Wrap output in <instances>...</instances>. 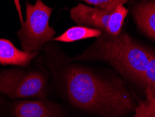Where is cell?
Here are the masks:
<instances>
[{
	"label": "cell",
	"mask_w": 155,
	"mask_h": 117,
	"mask_svg": "<svg viewBox=\"0 0 155 117\" xmlns=\"http://www.w3.org/2000/svg\"><path fill=\"white\" fill-rule=\"evenodd\" d=\"M65 90L77 108L102 116H118L135 107L122 81L108 79L87 69L71 67L64 74Z\"/></svg>",
	"instance_id": "1"
},
{
	"label": "cell",
	"mask_w": 155,
	"mask_h": 117,
	"mask_svg": "<svg viewBox=\"0 0 155 117\" xmlns=\"http://www.w3.org/2000/svg\"><path fill=\"white\" fill-rule=\"evenodd\" d=\"M151 50L135 42L128 34L112 36L105 32L77 60L107 62L122 75L143 83Z\"/></svg>",
	"instance_id": "2"
},
{
	"label": "cell",
	"mask_w": 155,
	"mask_h": 117,
	"mask_svg": "<svg viewBox=\"0 0 155 117\" xmlns=\"http://www.w3.org/2000/svg\"><path fill=\"white\" fill-rule=\"evenodd\" d=\"M46 77L38 70L18 68L0 72V94L12 100L46 99Z\"/></svg>",
	"instance_id": "3"
},
{
	"label": "cell",
	"mask_w": 155,
	"mask_h": 117,
	"mask_svg": "<svg viewBox=\"0 0 155 117\" xmlns=\"http://www.w3.org/2000/svg\"><path fill=\"white\" fill-rule=\"evenodd\" d=\"M52 8L45 5L42 0L35 4L26 3V19L17 33L22 50L38 52L43 45L54 39L55 31L50 26Z\"/></svg>",
	"instance_id": "4"
},
{
	"label": "cell",
	"mask_w": 155,
	"mask_h": 117,
	"mask_svg": "<svg viewBox=\"0 0 155 117\" xmlns=\"http://www.w3.org/2000/svg\"><path fill=\"white\" fill-rule=\"evenodd\" d=\"M8 111L12 117H63L61 107L46 99L13 101L8 105Z\"/></svg>",
	"instance_id": "5"
},
{
	"label": "cell",
	"mask_w": 155,
	"mask_h": 117,
	"mask_svg": "<svg viewBox=\"0 0 155 117\" xmlns=\"http://www.w3.org/2000/svg\"><path fill=\"white\" fill-rule=\"evenodd\" d=\"M110 13L98 7L78 4L71 9V18L77 25L106 32Z\"/></svg>",
	"instance_id": "6"
},
{
	"label": "cell",
	"mask_w": 155,
	"mask_h": 117,
	"mask_svg": "<svg viewBox=\"0 0 155 117\" xmlns=\"http://www.w3.org/2000/svg\"><path fill=\"white\" fill-rule=\"evenodd\" d=\"M38 52L28 53L18 49L8 40L0 38V64L2 65L27 66Z\"/></svg>",
	"instance_id": "7"
},
{
	"label": "cell",
	"mask_w": 155,
	"mask_h": 117,
	"mask_svg": "<svg viewBox=\"0 0 155 117\" xmlns=\"http://www.w3.org/2000/svg\"><path fill=\"white\" fill-rule=\"evenodd\" d=\"M133 16L140 30L155 40V1L136 5L133 9Z\"/></svg>",
	"instance_id": "8"
},
{
	"label": "cell",
	"mask_w": 155,
	"mask_h": 117,
	"mask_svg": "<svg viewBox=\"0 0 155 117\" xmlns=\"http://www.w3.org/2000/svg\"><path fill=\"white\" fill-rule=\"evenodd\" d=\"M102 33L103 32L100 29L78 25L70 27L61 35L54 37L53 40L60 42L70 43L85 39L98 38L101 35Z\"/></svg>",
	"instance_id": "9"
},
{
	"label": "cell",
	"mask_w": 155,
	"mask_h": 117,
	"mask_svg": "<svg viewBox=\"0 0 155 117\" xmlns=\"http://www.w3.org/2000/svg\"><path fill=\"white\" fill-rule=\"evenodd\" d=\"M128 14V9L124 5L117 6L110 13L108 25L105 33L112 36H117L122 32V27L124 21Z\"/></svg>",
	"instance_id": "10"
},
{
	"label": "cell",
	"mask_w": 155,
	"mask_h": 117,
	"mask_svg": "<svg viewBox=\"0 0 155 117\" xmlns=\"http://www.w3.org/2000/svg\"><path fill=\"white\" fill-rule=\"evenodd\" d=\"M147 100L139 104L132 117H150L155 111V98L149 88H146Z\"/></svg>",
	"instance_id": "11"
},
{
	"label": "cell",
	"mask_w": 155,
	"mask_h": 117,
	"mask_svg": "<svg viewBox=\"0 0 155 117\" xmlns=\"http://www.w3.org/2000/svg\"><path fill=\"white\" fill-rule=\"evenodd\" d=\"M149 88L155 98V53H150L146 70L143 74V83Z\"/></svg>",
	"instance_id": "12"
},
{
	"label": "cell",
	"mask_w": 155,
	"mask_h": 117,
	"mask_svg": "<svg viewBox=\"0 0 155 117\" xmlns=\"http://www.w3.org/2000/svg\"><path fill=\"white\" fill-rule=\"evenodd\" d=\"M90 5H94L97 7L111 13L117 6L124 5L128 0H82Z\"/></svg>",
	"instance_id": "13"
},
{
	"label": "cell",
	"mask_w": 155,
	"mask_h": 117,
	"mask_svg": "<svg viewBox=\"0 0 155 117\" xmlns=\"http://www.w3.org/2000/svg\"><path fill=\"white\" fill-rule=\"evenodd\" d=\"M13 2H14L15 8H16V11L18 12V17H19L20 23H21V25H22L24 22V19H23V16H22V9H21V6H20V0H13Z\"/></svg>",
	"instance_id": "14"
},
{
	"label": "cell",
	"mask_w": 155,
	"mask_h": 117,
	"mask_svg": "<svg viewBox=\"0 0 155 117\" xmlns=\"http://www.w3.org/2000/svg\"><path fill=\"white\" fill-rule=\"evenodd\" d=\"M2 107H3V101L0 98V110L2 109Z\"/></svg>",
	"instance_id": "15"
},
{
	"label": "cell",
	"mask_w": 155,
	"mask_h": 117,
	"mask_svg": "<svg viewBox=\"0 0 155 117\" xmlns=\"http://www.w3.org/2000/svg\"><path fill=\"white\" fill-rule=\"evenodd\" d=\"M150 117H155V111L153 112V113L152 114V115L150 116Z\"/></svg>",
	"instance_id": "16"
},
{
	"label": "cell",
	"mask_w": 155,
	"mask_h": 117,
	"mask_svg": "<svg viewBox=\"0 0 155 117\" xmlns=\"http://www.w3.org/2000/svg\"><path fill=\"white\" fill-rule=\"evenodd\" d=\"M0 117H4V116H0ZM11 117H12V116H11Z\"/></svg>",
	"instance_id": "17"
}]
</instances>
